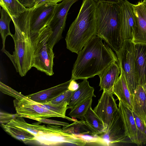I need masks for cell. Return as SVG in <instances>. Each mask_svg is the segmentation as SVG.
<instances>
[{
    "label": "cell",
    "instance_id": "603a6c76",
    "mask_svg": "<svg viewBox=\"0 0 146 146\" xmlns=\"http://www.w3.org/2000/svg\"><path fill=\"white\" fill-rule=\"evenodd\" d=\"M4 130L12 137L25 144L35 141L34 135L30 132L16 126L1 124Z\"/></svg>",
    "mask_w": 146,
    "mask_h": 146
},
{
    "label": "cell",
    "instance_id": "5bb4252c",
    "mask_svg": "<svg viewBox=\"0 0 146 146\" xmlns=\"http://www.w3.org/2000/svg\"><path fill=\"white\" fill-rule=\"evenodd\" d=\"M136 25L132 40L135 44H146V1L133 4Z\"/></svg>",
    "mask_w": 146,
    "mask_h": 146
},
{
    "label": "cell",
    "instance_id": "d590c367",
    "mask_svg": "<svg viewBox=\"0 0 146 146\" xmlns=\"http://www.w3.org/2000/svg\"><path fill=\"white\" fill-rule=\"evenodd\" d=\"M63 0H47L46 2L49 3L56 4H57V3L58 2H60Z\"/></svg>",
    "mask_w": 146,
    "mask_h": 146
},
{
    "label": "cell",
    "instance_id": "e0dca14e",
    "mask_svg": "<svg viewBox=\"0 0 146 146\" xmlns=\"http://www.w3.org/2000/svg\"><path fill=\"white\" fill-rule=\"evenodd\" d=\"M83 80L79 83L78 89L72 94L69 102V108L73 109L89 98L96 97L94 88L90 85L87 79Z\"/></svg>",
    "mask_w": 146,
    "mask_h": 146
},
{
    "label": "cell",
    "instance_id": "f1b7e54d",
    "mask_svg": "<svg viewBox=\"0 0 146 146\" xmlns=\"http://www.w3.org/2000/svg\"><path fill=\"white\" fill-rule=\"evenodd\" d=\"M73 92L68 90L55 98L50 102L46 104H57L66 102L69 103Z\"/></svg>",
    "mask_w": 146,
    "mask_h": 146
},
{
    "label": "cell",
    "instance_id": "d6a6232c",
    "mask_svg": "<svg viewBox=\"0 0 146 146\" xmlns=\"http://www.w3.org/2000/svg\"><path fill=\"white\" fill-rule=\"evenodd\" d=\"M74 80L71 79V81L68 86V90L74 91L77 90L79 87V83H78Z\"/></svg>",
    "mask_w": 146,
    "mask_h": 146
},
{
    "label": "cell",
    "instance_id": "e575fe53",
    "mask_svg": "<svg viewBox=\"0 0 146 146\" xmlns=\"http://www.w3.org/2000/svg\"><path fill=\"white\" fill-rule=\"evenodd\" d=\"M47 0H36L35 6L33 8H35L42 4L46 2Z\"/></svg>",
    "mask_w": 146,
    "mask_h": 146
},
{
    "label": "cell",
    "instance_id": "44dd1931",
    "mask_svg": "<svg viewBox=\"0 0 146 146\" xmlns=\"http://www.w3.org/2000/svg\"><path fill=\"white\" fill-rule=\"evenodd\" d=\"M132 111L146 123V93L142 86L138 85L132 94Z\"/></svg>",
    "mask_w": 146,
    "mask_h": 146
},
{
    "label": "cell",
    "instance_id": "277c9868",
    "mask_svg": "<svg viewBox=\"0 0 146 146\" xmlns=\"http://www.w3.org/2000/svg\"><path fill=\"white\" fill-rule=\"evenodd\" d=\"M96 35L104 40L115 53L123 41L120 32L118 4L100 2L96 4Z\"/></svg>",
    "mask_w": 146,
    "mask_h": 146
},
{
    "label": "cell",
    "instance_id": "3957f363",
    "mask_svg": "<svg viewBox=\"0 0 146 146\" xmlns=\"http://www.w3.org/2000/svg\"><path fill=\"white\" fill-rule=\"evenodd\" d=\"M96 3L83 0L78 14L70 25L65 38L66 48L78 54L90 40L96 35Z\"/></svg>",
    "mask_w": 146,
    "mask_h": 146
},
{
    "label": "cell",
    "instance_id": "d6986e66",
    "mask_svg": "<svg viewBox=\"0 0 146 146\" xmlns=\"http://www.w3.org/2000/svg\"><path fill=\"white\" fill-rule=\"evenodd\" d=\"M120 74V68L116 62H113L109 65L98 75L100 78V91L113 89Z\"/></svg>",
    "mask_w": 146,
    "mask_h": 146
},
{
    "label": "cell",
    "instance_id": "836d02e7",
    "mask_svg": "<svg viewBox=\"0 0 146 146\" xmlns=\"http://www.w3.org/2000/svg\"><path fill=\"white\" fill-rule=\"evenodd\" d=\"M96 4L100 2L109 3L119 4L123 1V0H93Z\"/></svg>",
    "mask_w": 146,
    "mask_h": 146
},
{
    "label": "cell",
    "instance_id": "4fadbf2b",
    "mask_svg": "<svg viewBox=\"0 0 146 146\" xmlns=\"http://www.w3.org/2000/svg\"><path fill=\"white\" fill-rule=\"evenodd\" d=\"M97 136L101 141L108 144L123 142L124 141L127 137L118 109L114 113L105 131Z\"/></svg>",
    "mask_w": 146,
    "mask_h": 146
},
{
    "label": "cell",
    "instance_id": "30bf717a",
    "mask_svg": "<svg viewBox=\"0 0 146 146\" xmlns=\"http://www.w3.org/2000/svg\"><path fill=\"white\" fill-rule=\"evenodd\" d=\"M56 4L46 2L32 8L30 20L31 34L37 33L48 26Z\"/></svg>",
    "mask_w": 146,
    "mask_h": 146
},
{
    "label": "cell",
    "instance_id": "9a60e30c",
    "mask_svg": "<svg viewBox=\"0 0 146 146\" xmlns=\"http://www.w3.org/2000/svg\"><path fill=\"white\" fill-rule=\"evenodd\" d=\"M118 108L123 122L126 136L132 143L138 146L137 127L132 110L120 101Z\"/></svg>",
    "mask_w": 146,
    "mask_h": 146
},
{
    "label": "cell",
    "instance_id": "52a82bcc",
    "mask_svg": "<svg viewBox=\"0 0 146 146\" xmlns=\"http://www.w3.org/2000/svg\"><path fill=\"white\" fill-rule=\"evenodd\" d=\"M0 91L4 94L15 98L13 101L14 106L16 111L15 117H24L28 116L47 118L57 117L64 118L61 115L39 106L35 102L1 82Z\"/></svg>",
    "mask_w": 146,
    "mask_h": 146
},
{
    "label": "cell",
    "instance_id": "484cf974",
    "mask_svg": "<svg viewBox=\"0 0 146 146\" xmlns=\"http://www.w3.org/2000/svg\"><path fill=\"white\" fill-rule=\"evenodd\" d=\"M0 5L11 17L19 16L27 9L17 0H0Z\"/></svg>",
    "mask_w": 146,
    "mask_h": 146
},
{
    "label": "cell",
    "instance_id": "ab89813d",
    "mask_svg": "<svg viewBox=\"0 0 146 146\" xmlns=\"http://www.w3.org/2000/svg\"></svg>",
    "mask_w": 146,
    "mask_h": 146
},
{
    "label": "cell",
    "instance_id": "74e56055",
    "mask_svg": "<svg viewBox=\"0 0 146 146\" xmlns=\"http://www.w3.org/2000/svg\"><path fill=\"white\" fill-rule=\"evenodd\" d=\"M142 86L144 91L146 93V82H145Z\"/></svg>",
    "mask_w": 146,
    "mask_h": 146
},
{
    "label": "cell",
    "instance_id": "83f0119b",
    "mask_svg": "<svg viewBox=\"0 0 146 146\" xmlns=\"http://www.w3.org/2000/svg\"><path fill=\"white\" fill-rule=\"evenodd\" d=\"M132 112L137 127L138 146L142 145H143L145 126L146 123H144L134 112Z\"/></svg>",
    "mask_w": 146,
    "mask_h": 146
},
{
    "label": "cell",
    "instance_id": "8d00e7d4",
    "mask_svg": "<svg viewBox=\"0 0 146 146\" xmlns=\"http://www.w3.org/2000/svg\"><path fill=\"white\" fill-rule=\"evenodd\" d=\"M142 143L144 145L146 144V125L145 126V131Z\"/></svg>",
    "mask_w": 146,
    "mask_h": 146
},
{
    "label": "cell",
    "instance_id": "cb8c5ba5",
    "mask_svg": "<svg viewBox=\"0 0 146 146\" xmlns=\"http://www.w3.org/2000/svg\"><path fill=\"white\" fill-rule=\"evenodd\" d=\"M62 129L66 132L76 135H88L96 136L92 129L84 120H77L70 125L63 127Z\"/></svg>",
    "mask_w": 146,
    "mask_h": 146
},
{
    "label": "cell",
    "instance_id": "4dcf8cb0",
    "mask_svg": "<svg viewBox=\"0 0 146 146\" xmlns=\"http://www.w3.org/2000/svg\"><path fill=\"white\" fill-rule=\"evenodd\" d=\"M15 114H11L5 113H0V123L1 124H6L10 122L15 117Z\"/></svg>",
    "mask_w": 146,
    "mask_h": 146
},
{
    "label": "cell",
    "instance_id": "7402d4cb",
    "mask_svg": "<svg viewBox=\"0 0 146 146\" xmlns=\"http://www.w3.org/2000/svg\"><path fill=\"white\" fill-rule=\"evenodd\" d=\"M84 120L96 136L105 132L107 128L91 107L86 114Z\"/></svg>",
    "mask_w": 146,
    "mask_h": 146
},
{
    "label": "cell",
    "instance_id": "ba28073f",
    "mask_svg": "<svg viewBox=\"0 0 146 146\" xmlns=\"http://www.w3.org/2000/svg\"><path fill=\"white\" fill-rule=\"evenodd\" d=\"M116 54L117 63L123 71L129 90L133 94L138 85L135 66V44L132 40H124L120 49Z\"/></svg>",
    "mask_w": 146,
    "mask_h": 146
},
{
    "label": "cell",
    "instance_id": "f35d334b",
    "mask_svg": "<svg viewBox=\"0 0 146 146\" xmlns=\"http://www.w3.org/2000/svg\"><path fill=\"white\" fill-rule=\"evenodd\" d=\"M145 0V1H146V0Z\"/></svg>",
    "mask_w": 146,
    "mask_h": 146
},
{
    "label": "cell",
    "instance_id": "f546056e",
    "mask_svg": "<svg viewBox=\"0 0 146 146\" xmlns=\"http://www.w3.org/2000/svg\"><path fill=\"white\" fill-rule=\"evenodd\" d=\"M24 117L27 118L39 121L41 123L48 124L61 125L63 126V127L67 126L69 125V123H67L41 117H36L28 116H25Z\"/></svg>",
    "mask_w": 146,
    "mask_h": 146
},
{
    "label": "cell",
    "instance_id": "ac0fdd59",
    "mask_svg": "<svg viewBox=\"0 0 146 146\" xmlns=\"http://www.w3.org/2000/svg\"><path fill=\"white\" fill-rule=\"evenodd\" d=\"M135 66L138 85L146 82V44H135Z\"/></svg>",
    "mask_w": 146,
    "mask_h": 146
},
{
    "label": "cell",
    "instance_id": "2e32d148",
    "mask_svg": "<svg viewBox=\"0 0 146 146\" xmlns=\"http://www.w3.org/2000/svg\"><path fill=\"white\" fill-rule=\"evenodd\" d=\"M70 81L71 79L55 86L31 94L27 96L31 100L40 104L47 103L68 90Z\"/></svg>",
    "mask_w": 146,
    "mask_h": 146
},
{
    "label": "cell",
    "instance_id": "7c38bea8",
    "mask_svg": "<svg viewBox=\"0 0 146 146\" xmlns=\"http://www.w3.org/2000/svg\"><path fill=\"white\" fill-rule=\"evenodd\" d=\"M113 94V89L103 90L98 104L93 109L107 127L110 123L114 113L118 109Z\"/></svg>",
    "mask_w": 146,
    "mask_h": 146
},
{
    "label": "cell",
    "instance_id": "ffe728a7",
    "mask_svg": "<svg viewBox=\"0 0 146 146\" xmlns=\"http://www.w3.org/2000/svg\"><path fill=\"white\" fill-rule=\"evenodd\" d=\"M120 74L113 88V94L117 98L119 101L132 110V94L127 85L122 70L120 68Z\"/></svg>",
    "mask_w": 146,
    "mask_h": 146
},
{
    "label": "cell",
    "instance_id": "8992f818",
    "mask_svg": "<svg viewBox=\"0 0 146 146\" xmlns=\"http://www.w3.org/2000/svg\"><path fill=\"white\" fill-rule=\"evenodd\" d=\"M41 123L38 121L29 124L23 117H19L16 120L14 125L31 132L34 135L35 141L41 144L53 145L68 142L69 135L60 126L51 124L46 126L40 125Z\"/></svg>",
    "mask_w": 146,
    "mask_h": 146
},
{
    "label": "cell",
    "instance_id": "1f68e13d",
    "mask_svg": "<svg viewBox=\"0 0 146 146\" xmlns=\"http://www.w3.org/2000/svg\"><path fill=\"white\" fill-rule=\"evenodd\" d=\"M25 7L33 8L35 5L36 0H17Z\"/></svg>",
    "mask_w": 146,
    "mask_h": 146
},
{
    "label": "cell",
    "instance_id": "9c48e42d",
    "mask_svg": "<svg viewBox=\"0 0 146 146\" xmlns=\"http://www.w3.org/2000/svg\"><path fill=\"white\" fill-rule=\"evenodd\" d=\"M78 0H63L57 4L52 17L48 26L52 33L48 44L53 49L54 46L62 38V34L64 29L68 13L72 5Z\"/></svg>",
    "mask_w": 146,
    "mask_h": 146
},
{
    "label": "cell",
    "instance_id": "4316f807",
    "mask_svg": "<svg viewBox=\"0 0 146 146\" xmlns=\"http://www.w3.org/2000/svg\"><path fill=\"white\" fill-rule=\"evenodd\" d=\"M92 102V98H89L76 108L71 109L68 115L72 117L84 120L85 114L89 108L91 107Z\"/></svg>",
    "mask_w": 146,
    "mask_h": 146
},
{
    "label": "cell",
    "instance_id": "d4e9b609",
    "mask_svg": "<svg viewBox=\"0 0 146 146\" xmlns=\"http://www.w3.org/2000/svg\"><path fill=\"white\" fill-rule=\"evenodd\" d=\"M1 18L0 19V32L2 38V48L5 49V41L7 37L9 35L12 36V34L10 30V23L11 17L3 8H0Z\"/></svg>",
    "mask_w": 146,
    "mask_h": 146
},
{
    "label": "cell",
    "instance_id": "5b68a950",
    "mask_svg": "<svg viewBox=\"0 0 146 146\" xmlns=\"http://www.w3.org/2000/svg\"><path fill=\"white\" fill-rule=\"evenodd\" d=\"M52 32L47 26L39 33L31 34L33 49L32 67L49 76L53 75L54 53L48 44Z\"/></svg>",
    "mask_w": 146,
    "mask_h": 146
},
{
    "label": "cell",
    "instance_id": "6da1fadb",
    "mask_svg": "<svg viewBox=\"0 0 146 146\" xmlns=\"http://www.w3.org/2000/svg\"><path fill=\"white\" fill-rule=\"evenodd\" d=\"M118 62L111 48L100 37L94 36L78 54L71 79H87L98 75L112 63Z\"/></svg>",
    "mask_w": 146,
    "mask_h": 146
},
{
    "label": "cell",
    "instance_id": "8fae6325",
    "mask_svg": "<svg viewBox=\"0 0 146 146\" xmlns=\"http://www.w3.org/2000/svg\"><path fill=\"white\" fill-rule=\"evenodd\" d=\"M118 4L120 32L122 40L123 41L132 40L136 25L133 4L127 0H123Z\"/></svg>",
    "mask_w": 146,
    "mask_h": 146
},
{
    "label": "cell",
    "instance_id": "7a4b0ae2",
    "mask_svg": "<svg viewBox=\"0 0 146 146\" xmlns=\"http://www.w3.org/2000/svg\"><path fill=\"white\" fill-rule=\"evenodd\" d=\"M32 8L26 9L19 16L11 17L15 33L11 37L15 44L12 54L5 49L1 51L10 58L20 75L24 76L32 67L33 49L30 20Z\"/></svg>",
    "mask_w": 146,
    "mask_h": 146
}]
</instances>
